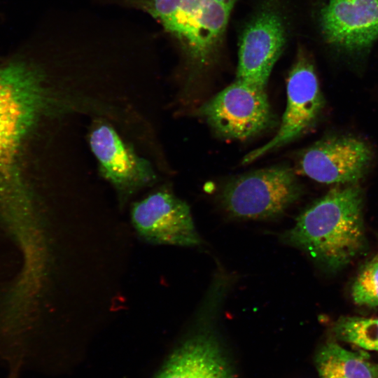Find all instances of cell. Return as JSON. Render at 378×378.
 Returning <instances> with one entry per match:
<instances>
[{"label":"cell","instance_id":"4","mask_svg":"<svg viewBox=\"0 0 378 378\" xmlns=\"http://www.w3.org/2000/svg\"><path fill=\"white\" fill-rule=\"evenodd\" d=\"M302 192L294 170L286 165H276L230 180L223 188L220 200L232 217L263 220L281 215Z\"/></svg>","mask_w":378,"mask_h":378},{"label":"cell","instance_id":"8","mask_svg":"<svg viewBox=\"0 0 378 378\" xmlns=\"http://www.w3.org/2000/svg\"><path fill=\"white\" fill-rule=\"evenodd\" d=\"M130 219L137 236L148 244L193 246L201 242L189 206L165 189L134 202Z\"/></svg>","mask_w":378,"mask_h":378},{"label":"cell","instance_id":"10","mask_svg":"<svg viewBox=\"0 0 378 378\" xmlns=\"http://www.w3.org/2000/svg\"><path fill=\"white\" fill-rule=\"evenodd\" d=\"M89 142L104 176L122 196L128 197L154 179L150 163L138 156L111 126L99 124Z\"/></svg>","mask_w":378,"mask_h":378},{"label":"cell","instance_id":"15","mask_svg":"<svg viewBox=\"0 0 378 378\" xmlns=\"http://www.w3.org/2000/svg\"><path fill=\"white\" fill-rule=\"evenodd\" d=\"M351 295L358 305L378 306V258L361 270L353 284Z\"/></svg>","mask_w":378,"mask_h":378},{"label":"cell","instance_id":"11","mask_svg":"<svg viewBox=\"0 0 378 378\" xmlns=\"http://www.w3.org/2000/svg\"><path fill=\"white\" fill-rule=\"evenodd\" d=\"M285 40L281 18L272 11L260 13L246 27L241 39L236 78L266 88Z\"/></svg>","mask_w":378,"mask_h":378},{"label":"cell","instance_id":"3","mask_svg":"<svg viewBox=\"0 0 378 378\" xmlns=\"http://www.w3.org/2000/svg\"><path fill=\"white\" fill-rule=\"evenodd\" d=\"M147 11L182 44L199 69L214 57L236 0H122Z\"/></svg>","mask_w":378,"mask_h":378},{"label":"cell","instance_id":"13","mask_svg":"<svg viewBox=\"0 0 378 378\" xmlns=\"http://www.w3.org/2000/svg\"><path fill=\"white\" fill-rule=\"evenodd\" d=\"M316 365L320 378H378V365L361 352L344 349L334 342L318 351Z\"/></svg>","mask_w":378,"mask_h":378},{"label":"cell","instance_id":"6","mask_svg":"<svg viewBox=\"0 0 378 378\" xmlns=\"http://www.w3.org/2000/svg\"><path fill=\"white\" fill-rule=\"evenodd\" d=\"M286 106L276 134L265 144L247 153L242 163L249 164L290 143L316 123L325 106L314 66L300 51L286 83Z\"/></svg>","mask_w":378,"mask_h":378},{"label":"cell","instance_id":"2","mask_svg":"<svg viewBox=\"0 0 378 378\" xmlns=\"http://www.w3.org/2000/svg\"><path fill=\"white\" fill-rule=\"evenodd\" d=\"M363 206L358 183L335 186L299 215L283 241L328 270L341 269L365 246Z\"/></svg>","mask_w":378,"mask_h":378},{"label":"cell","instance_id":"7","mask_svg":"<svg viewBox=\"0 0 378 378\" xmlns=\"http://www.w3.org/2000/svg\"><path fill=\"white\" fill-rule=\"evenodd\" d=\"M373 160L371 146L349 134L323 136L302 152L301 173L315 181L335 186L356 184L368 172Z\"/></svg>","mask_w":378,"mask_h":378},{"label":"cell","instance_id":"1","mask_svg":"<svg viewBox=\"0 0 378 378\" xmlns=\"http://www.w3.org/2000/svg\"><path fill=\"white\" fill-rule=\"evenodd\" d=\"M48 101L37 64L20 57L0 64V221L10 234L24 232L37 219L21 155Z\"/></svg>","mask_w":378,"mask_h":378},{"label":"cell","instance_id":"9","mask_svg":"<svg viewBox=\"0 0 378 378\" xmlns=\"http://www.w3.org/2000/svg\"><path fill=\"white\" fill-rule=\"evenodd\" d=\"M318 22L325 42L333 50L361 55L378 40V0H326Z\"/></svg>","mask_w":378,"mask_h":378},{"label":"cell","instance_id":"14","mask_svg":"<svg viewBox=\"0 0 378 378\" xmlns=\"http://www.w3.org/2000/svg\"><path fill=\"white\" fill-rule=\"evenodd\" d=\"M333 332L340 340L378 351V318L342 317L334 324Z\"/></svg>","mask_w":378,"mask_h":378},{"label":"cell","instance_id":"12","mask_svg":"<svg viewBox=\"0 0 378 378\" xmlns=\"http://www.w3.org/2000/svg\"><path fill=\"white\" fill-rule=\"evenodd\" d=\"M157 378H234L216 339L202 333L181 344Z\"/></svg>","mask_w":378,"mask_h":378},{"label":"cell","instance_id":"5","mask_svg":"<svg viewBox=\"0 0 378 378\" xmlns=\"http://www.w3.org/2000/svg\"><path fill=\"white\" fill-rule=\"evenodd\" d=\"M265 89L236 78L201 105L197 113L223 138H251L275 123Z\"/></svg>","mask_w":378,"mask_h":378}]
</instances>
